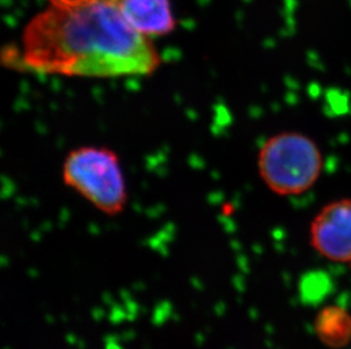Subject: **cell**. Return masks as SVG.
<instances>
[{
    "mask_svg": "<svg viewBox=\"0 0 351 349\" xmlns=\"http://www.w3.org/2000/svg\"><path fill=\"white\" fill-rule=\"evenodd\" d=\"M64 183L95 208L117 216L128 201L125 179L119 157L103 146H80L66 155Z\"/></svg>",
    "mask_w": 351,
    "mask_h": 349,
    "instance_id": "cell-3",
    "label": "cell"
},
{
    "mask_svg": "<svg viewBox=\"0 0 351 349\" xmlns=\"http://www.w3.org/2000/svg\"><path fill=\"white\" fill-rule=\"evenodd\" d=\"M309 242L326 260L351 263V198L325 205L313 219Z\"/></svg>",
    "mask_w": 351,
    "mask_h": 349,
    "instance_id": "cell-4",
    "label": "cell"
},
{
    "mask_svg": "<svg viewBox=\"0 0 351 349\" xmlns=\"http://www.w3.org/2000/svg\"><path fill=\"white\" fill-rule=\"evenodd\" d=\"M259 176L269 191L280 196L302 194L321 176L324 160L314 140L285 131L266 140L259 150Z\"/></svg>",
    "mask_w": 351,
    "mask_h": 349,
    "instance_id": "cell-2",
    "label": "cell"
},
{
    "mask_svg": "<svg viewBox=\"0 0 351 349\" xmlns=\"http://www.w3.org/2000/svg\"><path fill=\"white\" fill-rule=\"evenodd\" d=\"M119 6L130 27L149 39L166 36L176 29L169 0H119Z\"/></svg>",
    "mask_w": 351,
    "mask_h": 349,
    "instance_id": "cell-5",
    "label": "cell"
},
{
    "mask_svg": "<svg viewBox=\"0 0 351 349\" xmlns=\"http://www.w3.org/2000/svg\"><path fill=\"white\" fill-rule=\"evenodd\" d=\"M316 331L328 346L345 345L351 338V316L341 307H326L318 314Z\"/></svg>",
    "mask_w": 351,
    "mask_h": 349,
    "instance_id": "cell-6",
    "label": "cell"
},
{
    "mask_svg": "<svg viewBox=\"0 0 351 349\" xmlns=\"http://www.w3.org/2000/svg\"><path fill=\"white\" fill-rule=\"evenodd\" d=\"M8 60L27 72L93 79L150 75L160 65L156 47L130 27L119 0H47Z\"/></svg>",
    "mask_w": 351,
    "mask_h": 349,
    "instance_id": "cell-1",
    "label": "cell"
},
{
    "mask_svg": "<svg viewBox=\"0 0 351 349\" xmlns=\"http://www.w3.org/2000/svg\"><path fill=\"white\" fill-rule=\"evenodd\" d=\"M106 349H123L122 347L119 346V343L117 340L110 339L107 340Z\"/></svg>",
    "mask_w": 351,
    "mask_h": 349,
    "instance_id": "cell-7",
    "label": "cell"
}]
</instances>
